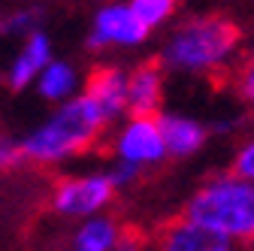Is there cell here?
<instances>
[{
  "mask_svg": "<svg viewBox=\"0 0 254 251\" xmlns=\"http://www.w3.org/2000/svg\"><path fill=\"white\" fill-rule=\"evenodd\" d=\"M109 118L88 94H76L61 103L37 130L21 139L24 161L30 164H61L67 158L88 151L100 142Z\"/></svg>",
  "mask_w": 254,
  "mask_h": 251,
  "instance_id": "1",
  "label": "cell"
},
{
  "mask_svg": "<svg viewBox=\"0 0 254 251\" xmlns=\"http://www.w3.org/2000/svg\"><path fill=\"white\" fill-rule=\"evenodd\" d=\"M185 215L209 224L230 239H254V182L233 173L206 182L185 206Z\"/></svg>",
  "mask_w": 254,
  "mask_h": 251,
  "instance_id": "2",
  "label": "cell"
},
{
  "mask_svg": "<svg viewBox=\"0 0 254 251\" xmlns=\"http://www.w3.org/2000/svg\"><path fill=\"white\" fill-rule=\"evenodd\" d=\"M239 43V27L224 15H200L185 21L164 46L161 64L170 70H215L233 55Z\"/></svg>",
  "mask_w": 254,
  "mask_h": 251,
  "instance_id": "3",
  "label": "cell"
},
{
  "mask_svg": "<svg viewBox=\"0 0 254 251\" xmlns=\"http://www.w3.org/2000/svg\"><path fill=\"white\" fill-rule=\"evenodd\" d=\"M115 197V182L109 173L64 176L52 188V209L64 218H91L103 212Z\"/></svg>",
  "mask_w": 254,
  "mask_h": 251,
  "instance_id": "4",
  "label": "cell"
},
{
  "mask_svg": "<svg viewBox=\"0 0 254 251\" xmlns=\"http://www.w3.org/2000/svg\"><path fill=\"white\" fill-rule=\"evenodd\" d=\"M115 154H118V161L136 164V167H151V164H161L164 158H170L161 121L154 115H130V121L115 136Z\"/></svg>",
  "mask_w": 254,
  "mask_h": 251,
  "instance_id": "5",
  "label": "cell"
},
{
  "mask_svg": "<svg viewBox=\"0 0 254 251\" xmlns=\"http://www.w3.org/2000/svg\"><path fill=\"white\" fill-rule=\"evenodd\" d=\"M148 37V27L139 21L130 3H106L97 9L88 34L91 49H109V46H139Z\"/></svg>",
  "mask_w": 254,
  "mask_h": 251,
  "instance_id": "6",
  "label": "cell"
},
{
  "mask_svg": "<svg viewBox=\"0 0 254 251\" xmlns=\"http://www.w3.org/2000/svg\"><path fill=\"white\" fill-rule=\"evenodd\" d=\"M157 251H233V239L194 218H173L157 236Z\"/></svg>",
  "mask_w": 254,
  "mask_h": 251,
  "instance_id": "7",
  "label": "cell"
},
{
  "mask_svg": "<svg viewBox=\"0 0 254 251\" xmlns=\"http://www.w3.org/2000/svg\"><path fill=\"white\" fill-rule=\"evenodd\" d=\"M49 64H52V40L43 34V30H34V34H27L21 52L12 58V64L6 70V85L12 91L37 85V79L43 76V70Z\"/></svg>",
  "mask_w": 254,
  "mask_h": 251,
  "instance_id": "8",
  "label": "cell"
},
{
  "mask_svg": "<svg viewBox=\"0 0 254 251\" xmlns=\"http://www.w3.org/2000/svg\"><path fill=\"white\" fill-rule=\"evenodd\" d=\"M127 79H130V73H124L118 67H97L91 70L85 82V94L103 109L109 121L127 112Z\"/></svg>",
  "mask_w": 254,
  "mask_h": 251,
  "instance_id": "9",
  "label": "cell"
},
{
  "mask_svg": "<svg viewBox=\"0 0 254 251\" xmlns=\"http://www.w3.org/2000/svg\"><path fill=\"white\" fill-rule=\"evenodd\" d=\"M164 97V73L161 64H139L127 79V112L130 115H154Z\"/></svg>",
  "mask_w": 254,
  "mask_h": 251,
  "instance_id": "10",
  "label": "cell"
},
{
  "mask_svg": "<svg viewBox=\"0 0 254 251\" xmlns=\"http://www.w3.org/2000/svg\"><path fill=\"white\" fill-rule=\"evenodd\" d=\"M161 121V130L167 139V154L170 158H190L194 151L203 148L206 142V127L194 118L185 115H157Z\"/></svg>",
  "mask_w": 254,
  "mask_h": 251,
  "instance_id": "11",
  "label": "cell"
},
{
  "mask_svg": "<svg viewBox=\"0 0 254 251\" xmlns=\"http://www.w3.org/2000/svg\"><path fill=\"white\" fill-rule=\"evenodd\" d=\"M121 233H124V227L115 221V218L97 212V215L85 218V221L76 227L70 245H73V251H115Z\"/></svg>",
  "mask_w": 254,
  "mask_h": 251,
  "instance_id": "12",
  "label": "cell"
},
{
  "mask_svg": "<svg viewBox=\"0 0 254 251\" xmlns=\"http://www.w3.org/2000/svg\"><path fill=\"white\" fill-rule=\"evenodd\" d=\"M79 88V76L73 64H64V61H52L43 70V76L37 79V91L40 97L52 100V103H67L70 97H76Z\"/></svg>",
  "mask_w": 254,
  "mask_h": 251,
  "instance_id": "13",
  "label": "cell"
},
{
  "mask_svg": "<svg viewBox=\"0 0 254 251\" xmlns=\"http://www.w3.org/2000/svg\"><path fill=\"white\" fill-rule=\"evenodd\" d=\"M127 3L133 6V12L139 15V21L148 30H154V27H161L167 18H173L179 0H127Z\"/></svg>",
  "mask_w": 254,
  "mask_h": 251,
  "instance_id": "14",
  "label": "cell"
},
{
  "mask_svg": "<svg viewBox=\"0 0 254 251\" xmlns=\"http://www.w3.org/2000/svg\"><path fill=\"white\" fill-rule=\"evenodd\" d=\"M40 9H15L9 15H0V34H34L40 27Z\"/></svg>",
  "mask_w": 254,
  "mask_h": 251,
  "instance_id": "15",
  "label": "cell"
},
{
  "mask_svg": "<svg viewBox=\"0 0 254 251\" xmlns=\"http://www.w3.org/2000/svg\"><path fill=\"white\" fill-rule=\"evenodd\" d=\"M230 173H233V176H239V179H248V182H254V139H248V142L239 148V154L233 158V167H230Z\"/></svg>",
  "mask_w": 254,
  "mask_h": 251,
  "instance_id": "16",
  "label": "cell"
},
{
  "mask_svg": "<svg viewBox=\"0 0 254 251\" xmlns=\"http://www.w3.org/2000/svg\"><path fill=\"white\" fill-rule=\"evenodd\" d=\"M21 161H24V148H21V142L0 136V170H15Z\"/></svg>",
  "mask_w": 254,
  "mask_h": 251,
  "instance_id": "17",
  "label": "cell"
},
{
  "mask_svg": "<svg viewBox=\"0 0 254 251\" xmlns=\"http://www.w3.org/2000/svg\"><path fill=\"white\" fill-rule=\"evenodd\" d=\"M139 170L142 167H136V164H127V161H118L112 170H109V179L115 182V188H124V185H130L136 176H139Z\"/></svg>",
  "mask_w": 254,
  "mask_h": 251,
  "instance_id": "18",
  "label": "cell"
},
{
  "mask_svg": "<svg viewBox=\"0 0 254 251\" xmlns=\"http://www.w3.org/2000/svg\"><path fill=\"white\" fill-rule=\"evenodd\" d=\"M115 251H142V233L133 230V227H124V233H121Z\"/></svg>",
  "mask_w": 254,
  "mask_h": 251,
  "instance_id": "19",
  "label": "cell"
},
{
  "mask_svg": "<svg viewBox=\"0 0 254 251\" xmlns=\"http://www.w3.org/2000/svg\"><path fill=\"white\" fill-rule=\"evenodd\" d=\"M239 88H242V97L254 106V64L245 67V73H242V85H239Z\"/></svg>",
  "mask_w": 254,
  "mask_h": 251,
  "instance_id": "20",
  "label": "cell"
}]
</instances>
